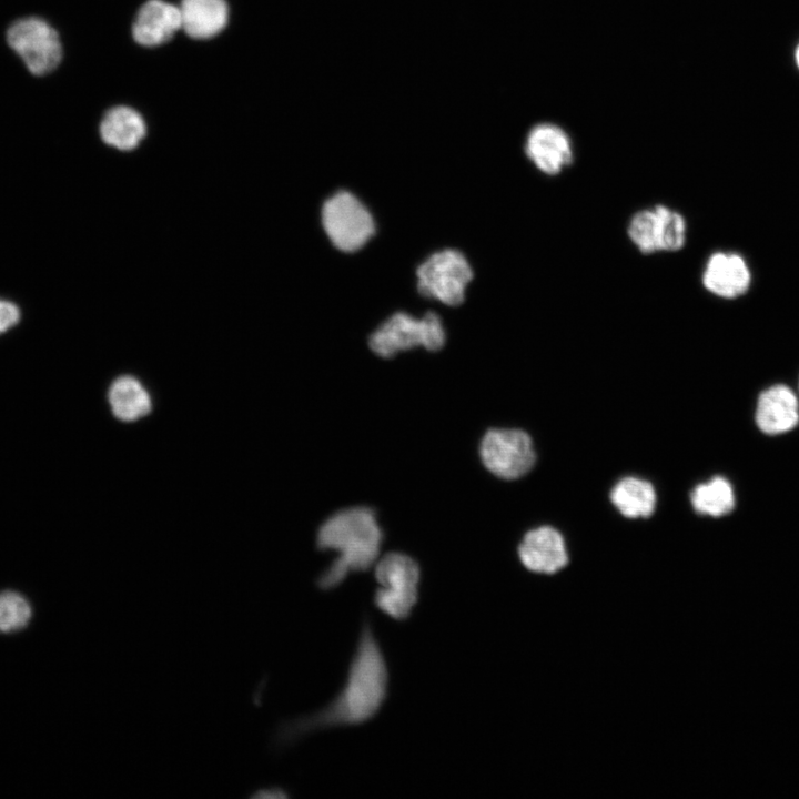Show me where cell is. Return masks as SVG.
Wrapping results in <instances>:
<instances>
[{"label":"cell","instance_id":"cell-1","mask_svg":"<svg viewBox=\"0 0 799 799\" xmlns=\"http://www.w3.org/2000/svg\"><path fill=\"white\" fill-rule=\"evenodd\" d=\"M387 690V664L371 621L365 619L342 689L324 708L281 722L274 744L286 747L315 731L363 724L380 711Z\"/></svg>","mask_w":799,"mask_h":799},{"label":"cell","instance_id":"cell-2","mask_svg":"<svg viewBox=\"0 0 799 799\" xmlns=\"http://www.w3.org/2000/svg\"><path fill=\"white\" fill-rule=\"evenodd\" d=\"M382 539V529L368 507H352L328 517L318 529L316 545L338 556L318 576L317 587L332 590L350 573L370 569L378 558Z\"/></svg>","mask_w":799,"mask_h":799},{"label":"cell","instance_id":"cell-3","mask_svg":"<svg viewBox=\"0 0 799 799\" xmlns=\"http://www.w3.org/2000/svg\"><path fill=\"white\" fill-rule=\"evenodd\" d=\"M378 588L374 593L377 609L394 620H406L418 600L421 569L411 556L392 552L375 564Z\"/></svg>","mask_w":799,"mask_h":799},{"label":"cell","instance_id":"cell-4","mask_svg":"<svg viewBox=\"0 0 799 799\" xmlns=\"http://www.w3.org/2000/svg\"><path fill=\"white\" fill-rule=\"evenodd\" d=\"M445 332L437 314L428 312L422 318L406 313H395L370 337L371 350L382 356L392 357L397 352L423 346L428 351L443 347Z\"/></svg>","mask_w":799,"mask_h":799},{"label":"cell","instance_id":"cell-5","mask_svg":"<svg viewBox=\"0 0 799 799\" xmlns=\"http://www.w3.org/2000/svg\"><path fill=\"white\" fill-rule=\"evenodd\" d=\"M6 40L36 77L51 73L62 60L59 33L42 18L26 17L13 21L7 29Z\"/></svg>","mask_w":799,"mask_h":799},{"label":"cell","instance_id":"cell-6","mask_svg":"<svg viewBox=\"0 0 799 799\" xmlns=\"http://www.w3.org/2000/svg\"><path fill=\"white\" fill-rule=\"evenodd\" d=\"M627 235L641 254L677 252L685 246L687 223L678 211L656 204L633 214L627 225Z\"/></svg>","mask_w":799,"mask_h":799},{"label":"cell","instance_id":"cell-7","mask_svg":"<svg viewBox=\"0 0 799 799\" xmlns=\"http://www.w3.org/2000/svg\"><path fill=\"white\" fill-rule=\"evenodd\" d=\"M322 224L333 245L343 252L361 249L375 231L368 210L346 191H340L325 201Z\"/></svg>","mask_w":799,"mask_h":799},{"label":"cell","instance_id":"cell-8","mask_svg":"<svg viewBox=\"0 0 799 799\" xmlns=\"http://www.w3.org/2000/svg\"><path fill=\"white\" fill-rule=\"evenodd\" d=\"M473 277L465 256L456 250L431 255L417 269V287L422 295L455 306L464 301L467 284Z\"/></svg>","mask_w":799,"mask_h":799},{"label":"cell","instance_id":"cell-9","mask_svg":"<svg viewBox=\"0 0 799 799\" xmlns=\"http://www.w3.org/2000/svg\"><path fill=\"white\" fill-rule=\"evenodd\" d=\"M485 467L495 476L516 479L533 467L536 456L528 434L520 429H490L479 447Z\"/></svg>","mask_w":799,"mask_h":799},{"label":"cell","instance_id":"cell-10","mask_svg":"<svg viewBox=\"0 0 799 799\" xmlns=\"http://www.w3.org/2000/svg\"><path fill=\"white\" fill-rule=\"evenodd\" d=\"M525 152L534 166L547 176L559 175L574 161L569 136L559 127L543 123L529 132Z\"/></svg>","mask_w":799,"mask_h":799},{"label":"cell","instance_id":"cell-11","mask_svg":"<svg viewBox=\"0 0 799 799\" xmlns=\"http://www.w3.org/2000/svg\"><path fill=\"white\" fill-rule=\"evenodd\" d=\"M518 556L527 569L544 574H554L568 562L562 535L549 526L528 532L518 546Z\"/></svg>","mask_w":799,"mask_h":799},{"label":"cell","instance_id":"cell-12","mask_svg":"<svg viewBox=\"0 0 799 799\" xmlns=\"http://www.w3.org/2000/svg\"><path fill=\"white\" fill-rule=\"evenodd\" d=\"M756 423L766 434L775 435L792 429L799 423V402L790 387L776 384L758 396Z\"/></svg>","mask_w":799,"mask_h":799},{"label":"cell","instance_id":"cell-13","mask_svg":"<svg viewBox=\"0 0 799 799\" xmlns=\"http://www.w3.org/2000/svg\"><path fill=\"white\" fill-rule=\"evenodd\" d=\"M749 283V269L738 254L717 252L708 259L702 273V284L710 293L724 299H735L747 291Z\"/></svg>","mask_w":799,"mask_h":799},{"label":"cell","instance_id":"cell-14","mask_svg":"<svg viewBox=\"0 0 799 799\" xmlns=\"http://www.w3.org/2000/svg\"><path fill=\"white\" fill-rule=\"evenodd\" d=\"M179 29V7L162 0H149L136 13L132 34L138 43L154 47L169 41Z\"/></svg>","mask_w":799,"mask_h":799},{"label":"cell","instance_id":"cell-15","mask_svg":"<svg viewBox=\"0 0 799 799\" xmlns=\"http://www.w3.org/2000/svg\"><path fill=\"white\" fill-rule=\"evenodd\" d=\"M179 9L181 29L194 39L216 36L229 20V7L224 0H182Z\"/></svg>","mask_w":799,"mask_h":799},{"label":"cell","instance_id":"cell-16","mask_svg":"<svg viewBox=\"0 0 799 799\" xmlns=\"http://www.w3.org/2000/svg\"><path fill=\"white\" fill-rule=\"evenodd\" d=\"M112 414L122 422H134L146 416L152 401L143 384L131 375L117 377L108 391Z\"/></svg>","mask_w":799,"mask_h":799},{"label":"cell","instance_id":"cell-17","mask_svg":"<svg viewBox=\"0 0 799 799\" xmlns=\"http://www.w3.org/2000/svg\"><path fill=\"white\" fill-rule=\"evenodd\" d=\"M102 140L119 150H132L145 135L142 117L129 107L110 109L100 124Z\"/></svg>","mask_w":799,"mask_h":799},{"label":"cell","instance_id":"cell-18","mask_svg":"<svg viewBox=\"0 0 799 799\" xmlns=\"http://www.w3.org/2000/svg\"><path fill=\"white\" fill-rule=\"evenodd\" d=\"M610 499L626 517H649L656 506V493L650 483L635 477L618 482L611 490Z\"/></svg>","mask_w":799,"mask_h":799},{"label":"cell","instance_id":"cell-19","mask_svg":"<svg viewBox=\"0 0 799 799\" xmlns=\"http://www.w3.org/2000/svg\"><path fill=\"white\" fill-rule=\"evenodd\" d=\"M691 504L694 509L701 515L712 517L726 515L734 509L736 504L732 486L726 478L715 476L694 488Z\"/></svg>","mask_w":799,"mask_h":799},{"label":"cell","instance_id":"cell-20","mask_svg":"<svg viewBox=\"0 0 799 799\" xmlns=\"http://www.w3.org/2000/svg\"><path fill=\"white\" fill-rule=\"evenodd\" d=\"M31 617L28 600L14 591L0 594V631L9 633L23 628Z\"/></svg>","mask_w":799,"mask_h":799},{"label":"cell","instance_id":"cell-21","mask_svg":"<svg viewBox=\"0 0 799 799\" xmlns=\"http://www.w3.org/2000/svg\"><path fill=\"white\" fill-rule=\"evenodd\" d=\"M19 320V307L10 301L0 299V334L14 326Z\"/></svg>","mask_w":799,"mask_h":799},{"label":"cell","instance_id":"cell-22","mask_svg":"<svg viewBox=\"0 0 799 799\" xmlns=\"http://www.w3.org/2000/svg\"><path fill=\"white\" fill-rule=\"evenodd\" d=\"M256 796L262 797V798H270V797L271 798H286L287 797L285 791H283L280 788L263 789Z\"/></svg>","mask_w":799,"mask_h":799},{"label":"cell","instance_id":"cell-23","mask_svg":"<svg viewBox=\"0 0 799 799\" xmlns=\"http://www.w3.org/2000/svg\"><path fill=\"white\" fill-rule=\"evenodd\" d=\"M796 62H797V65H798V68H799V45H798L797 51H796Z\"/></svg>","mask_w":799,"mask_h":799}]
</instances>
